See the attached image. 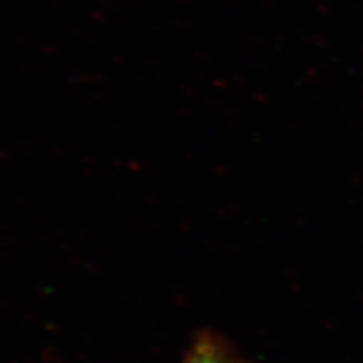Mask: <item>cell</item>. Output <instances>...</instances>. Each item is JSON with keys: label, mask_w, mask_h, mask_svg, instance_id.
Here are the masks:
<instances>
[{"label": "cell", "mask_w": 363, "mask_h": 363, "mask_svg": "<svg viewBox=\"0 0 363 363\" xmlns=\"http://www.w3.org/2000/svg\"><path fill=\"white\" fill-rule=\"evenodd\" d=\"M182 363H240L218 335L201 332L189 347Z\"/></svg>", "instance_id": "cell-1"}]
</instances>
